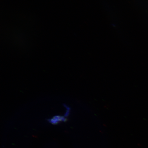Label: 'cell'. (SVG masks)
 <instances>
[]
</instances>
